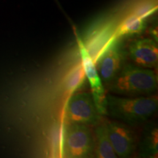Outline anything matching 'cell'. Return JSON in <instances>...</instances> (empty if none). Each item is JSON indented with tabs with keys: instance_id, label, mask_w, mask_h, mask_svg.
Listing matches in <instances>:
<instances>
[{
	"instance_id": "1",
	"label": "cell",
	"mask_w": 158,
	"mask_h": 158,
	"mask_svg": "<svg viewBox=\"0 0 158 158\" xmlns=\"http://www.w3.org/2000/svg\"><path fill=\"white\" fill-rule=\"evenodd\" d=\"M157 97L121 98L106 95V114L130 125L147 121L157 109Z\"/></svg>"
},
{
	"instance_id": "2",
	"label": "cell",
	"mask_w": 158,
	"mask_h": 158,
	"mask_svg": "<svg viewBox=\"0 0 158 158\" xmlns=\"http://www.w3.org/2000/svg\"><path fill=\"white\" fill-rule=\"evenodd\" d=\"M110 92L125 96H147L157 89V76L150 68L124 64L109 84Z\"/></svg>"
},
{
	"instance_id": "3",
	"label": "cell",
	"mask_w": 158,
	"mask_h": 158,
	"mask_svg": "<svg viewBox=\"0 0 158 158\" xmlns=\"http://www.w3.org/2000/svg\"><path fill=\"white\" fill-rule=\"evenodd\" d=\"M94 148L93 137L86 124H68L63 141V155L70 158L92 156Z\"/></svg>"
},
{
	"instance_id": "4",
	"label": "cell",
	"mask_w": 158,
	"mask_h": 158,
	"mask_svg": "<svg viewBox=\"0 0 158 158\" xmlns=\"http://www.w3.org/2000/svg\"><path fill=\"white\" fill-rule=\"evenodd\" d=\"M64 114L68 124H97L100 118L92 94L87 92L78 93L70 97Z\"/></svg>"
},
{
	"instance_id": "5",
	"label": "cell",
	"mask_w": 158,
	"mask_h": 158,
	"mask_svg": "<svg viewBox=\"0 0 158 158\" xmlns=\"http://www.w3.org/2000/svg\"><path fill=\"white\" fill-rule=\"evenodd\" d=\"M127 52L122 38H116L98 59L95 64L100 78L109 84L125 64Z\"/></svg>"
},
{
	"instance_id": "6",
	"label": "cell",
	"mask_w": 158,
	"mask_h": 158,
	"mask_svg": "<svg viewBox=\"0 0 158 158\" xmlns=\"http://www.w3.org/2000/svg\"><path fill=\"white\" fill-rule=\"evenodd\" d=\"M77 43L83 68L86 78L90 84L92 98L97 110L100 115H105L106 114V94L102 79L97 70L95 63L84 47L82 39L77 37Z\"/></svg>"
},
{
	"instance_id": "7",
	"label": "cell",
	"mask_w": 158,
	"mask_h": 158,
	"mask_svg": "<svg viewBox=\"0 0 158 158\" xmlns=\"http://www.w3.org/2000/svg\"><path fill=\"white\" fill-rule=\"evenodd\" d=\"M116 28L112 22L100 23L86 35L84 40H82L84 47L94 63L116 39L114 35Z\"/></svg>"
},
{
	"instance_id": "8",
	"label": "cell",
	"mask_w": 158,
	"mask_h": 158,
	"mask_svg": "<svg viewBox=\"0 0 158 158\" xmlns=\"http://www.w3.org/2000/svg\"><path fill=\"white\" fill-rule=\"evenodd\" d=\"M107 133L113 149L117 157H130L135 148L133 131L125 124L118 122L106 123Z\"/></svg>"
},
{
	"instance_id": "9",
	"label": "cell",
	"mask_w": 158,
	"mask_h": 158,
	"mask_svg": "<svg viewBox=\"0 0 158 158\" xmlns=\"http://www.w3.org/2000/svg\"><path fill=\"white\" fill-rule=\"evenodd\" d=\"M128 55L137 66L155 68L158 62L157 42L152 38L136 40L130 45Z\"/></svg>"
},
{
	"instance_id": "10",
	"label": "cell",
	"mask_w": 158,
	"mask_h": 158,
	"mask_svg": "<svg viewBox=\"0 0 158 158\" xmlns=\"http://www.w3.org/2000/svg\"><path fill=\"white\" fill-rule=\"evenodd\" d=\"M146 27V19L131 14L116 27L114 35L116 38L122 39L125 37L141 35L145 30Z\"/></svg>"
},
{
	"instance_id": "11",
	"label": "cell",
	"mask_w": 158,
	"mask_h": 158,
	"mask_svg": "<svg viewBox=\"0 0 158 158\" xmlns=\"http://www.w3.org/2000/svg\"><path fill=\"white\" fill-rule=\"evenodd\" d=\"M158 153V130L157 126L147 125L143 133L140 143L141 157L153 158Z\"/></svg>"
},
{
	"instance_id": "12",
	"label": "cell",
	"mask_w": 158,
	"mask_h": 158,
	"mask_svg": "<svg viewBox=\"0 0 158 158\" xmlns=\"http://www.w3.org/2000/svg\"><path fill=\"white\" fill-rule=\"evenodd\" d=\"M97 137L96 156L99 158L117 157L108 137L106 124L98 125L95 130Z\"/></svg>"
},
{
	"instance_id": "13",
	"label": "cell",
	"mask_w": 158,
	"mask_h": 158,
	"mask_svg": "<svg viewBox=\"0 0 158 158\" xmlns=\"http://www.w3.org/2000/svg\"><path fill=\"white\" fill-rule=\"evenodd\" d=\"M86 80V76L81 62L71 69L65 76L63 81V88L68 94L73 93L75 91L82 86Z\"/></svg>"
},
{
	"instance_id": "14",
	"label": "cell",
	"mask_w": 158,
	"mask_h": 158,
	"mask_svg": "<svg viewBox=\"0 0 158 158\" xmlns=\"http://www.w3.org/2000/svg\"><path fill=\"white\" fill-rule=\"evenodd\" d=\"M156 8L157 7L151 3H142L134 9L132 14L137 15L141 19H147L148 17L155 13Z\"/></svg>"
}]
</instances>
